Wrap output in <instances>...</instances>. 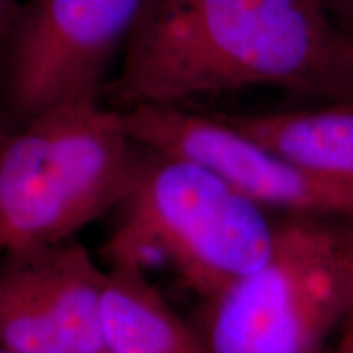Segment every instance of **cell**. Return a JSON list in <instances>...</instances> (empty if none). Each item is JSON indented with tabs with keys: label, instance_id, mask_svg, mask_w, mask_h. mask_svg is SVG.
<instances>
[{
	"label": "cell",
	"instance_id": "cell-1",
	"mask_svg": "<svg viewBox=\"0 0 353 353\" xmlns=\"http://www.w3.org/2000/svg\"><path fill=\"white\" fill-rule=\"evenodd\" d=\"M249 88L353 103V38L319 0H151L101 94L125 112Z\"/></svg>",
	"mask_w": 353,
	"mask_h": 353
},
{
	"label": "cell",
	"instance_id": "cell-2",
	"mask_svg": "<svg viewBox=\"0 0 353 353\" xmlns=\"http://www.w3.org/2000/svg\"><path fill=\"white\" fill-rule=\"evenodd\" d=\"M103 244L108 265L165 267L198 299L260 267L276 242L280 216L188 159L138 144L131 187Z\"/></svg>",
	"mask_w": 353,
	"mask_h": 353
},
{
	"label": "cell",
	"instance_id": "cell-3",
	"mask_svg": "<svg viewBox=\"0 0 353 353\" xmlns=\"http://www.w3.org/2000/svg\"><path fill=\"white\" fill-rule=\"evenodd\" d=\"M138 144L123 113L81 97L0 131V252L74 239L131 187Z\"/></svg>",
	"mask_w": 353,
	"mask_h": 353
},
{
	"label": "cell",
	"instance_id": "cell-4",
	"mask_svg": "<svg viewBox=\"0 0 353 353\" xmlns=\"http://www.w3.org/2000/svg\"><path fill=\"white\" fill-rule=\"evenodd\" d=\"M348 309L341 223L280 216L267 260L200 299L192 324L206 353H329Z\"/></svg>",
	"mask_w": 353,
	"mask_h": 353
},
{
	"label": "cell",
	"instance_id": "cell-5",
	"mask_svg": "<svg viewBox=\"0 0 353 353\" xmlns=\"http://www.w3.org/2000/svg\"><path fill=\"white\" fill-rule=\"evenodd\" d=\"M151 0H28L2 54L3 105L13 125L52 105L100 97L105 72Z\"/></svg>",
	"mask_w": 353,
	"mask_h": 353
},
{
	"label": "cell",
	"instance_id": "cell-6",
	"mask_svg": "<svg viewBox=\"0 0 353 353\" xmlns=\"http://www.w3.org/2000/svg\"><path fill=\"white\" fill-rule=\"evenodd\" d=\"M121 113L136 144L208 167L270 213L353 221V183L278 156L232 128L218 112L136 107Z\"/></svg>",
	"mask_w": 353,
	"mask_h": 353
},
{
	"label": "cell",
	"instance_id": "cell-7",
	"mask_svg": "<svg viewBox=\"0 0 353 353\" xmlns=\"http://www.w3.org/2000/svg\"><path fill=\"white\" fill-rule=\"evenodd\" d=\"M105 270L76 239L3 255L0 347L13 353H107Z\"/></svg>",
	"mask_w": 353,
	"mask_h": 353
},
{
	"label": "cell",
	"instance_id": "cell-8",
	"mask_svg": "<svg viewBox=\"0 0 353 353\" xmlns=\"http://www.w3.org/2000/svg\"><path fill=\"white\" fill-rule=\"evenodd\" d=\"M103 325L107 353H206L192 321L138 268H105Z\"/></svg>",
	"mask_w": 353,
	"mask_h": 353
},
{
	"label": "cell",
	"instance_id": "cell-9",
	"mask_svg": "<svg viewBox=\"0 0 353 353\" xmlns=\"http://www.w3.org/2000/svg\"><path fill=\"white\" fill-rule=\"evenodd\" d=\"M343 250H345L348 278H350V309L347 319L343 322L342 339L335 350L339 353H353V221H342L341 223Z\"/></svg>",
	"mask_w": 353,
	"mask_h": 353
},
{
	"label": "cell",
	"instance_id": "cell-10",
	"mask_svg": "<svg viewBox=\"0 0 353 353\" xmlns=\"http://www.w3.org/2000/svg\"><path fill=\"white\" fill-rule=\"evenodd\" d=\"M330 19L353 38V0H319Z\"/></svg>",
	"mask_w": 353,
	"mask_h": 353
},
{
	"label": "cell",
	"instance_id": "cell-11",
	"mask_svg": "<svg viewBox=\"0 0 353 353\" xmlns=\"http://www.w3.org/2000/svg\"><path fill=\"white\" fill-rule=\"evenodd\" d=\"M19 6V0H0V54H2L8 30H10L12 21L15 19Z\"/></svg>",
	"mask_w": 353,
	"mask_h": 353
},
{
	"label": "cell",
	"instance_id": "cell-12",
	"mask_svg": "<svg viewBox=\"0 0 353 353\" xmlns=\"http://www.w3.org/2000/svg\"><path fill=\"white\" fill-rule=\"evenodd\" d=\"M0 353H13V352H8V350H6V348L0 347Z\"/></svg>",
	"mask_w": 353,
	"mask_h": 353
},
{
	"label": "cell",
	"instance_id": "cell-13",
	"mask_svg": "<svg viewBox=\"0 0 353 353\" xmlns=\"http://www.w3.org/2000/svg\"><path fill=\"white\" fill-rule=\"evenodd\" d=\"M329 353H339V352H335V350H330Z\"/></svg>",
	"mask_w": 353,
	"mask_h": 353
},
{
	"label": "cell",
	"instance_id": "cell-14",
	"mask_svg": "<svg viewBox=\"0 0 353 353\" xmlns=\"http://www.w3.org/2000/svg\"><path fill=\"white\" fill-rule=\"evenodd\" d=\"M0 131H2V128H0Z\"/></svg>",
	"mask_w": 353,
	"mask_h": 353
}]
</instances>
